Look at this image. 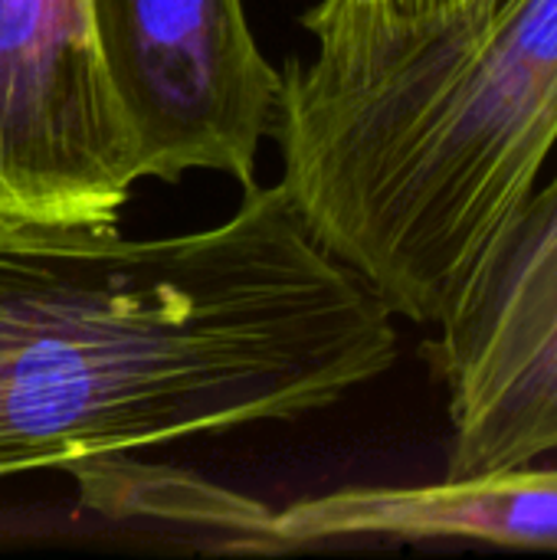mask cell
<instances>
[{
	"mask_svg": "<svg viewBox=\"0 0 557 560\" xmlns=\"http://www.w3.org/2000/svg\"><path fill=\"white\" fill-rule=\"evenodd\" d=\"M92 16L141 180L207 171L253 187L282 75L246 0H92Z\"/></svg>",
	"mask_w": 557,
	"mask_h": 560,
	"instance_id": "obj_3",
	"label": "cell"
},
{
	"mask_svg": "<svg viewBox=\"0 0 557 560\" xmlns=\"http://www.w3.org/2000/svg\"><path fill=\"white\" fill-rule=\"evenodd\" d=\"M364 3H374V7H384L391 13L414 16V20H456V16L476 20L489 10L492 0H364Z\"/></svg>",
	"mask_w": 557,
	"mask_h": 560,
	"instance_id": "obj_8",
	"label": "cell"
},
{
	"mask_svg": "<svg viewBox=\"0 0 557 560\" xmlns=\"http://www.w3.org/2000/svg\"><path fill=\"white\" fill-rule=\"evenodd\" d=\"M446 387V472L479 476L557 453V167L437 325Z\"/></svg>",
	"mask_w": 557,
	"mask_h": 560,
	"instance_id": "obj_5",
	"label": "cell"
},
{
	"mask_svg": "<svg viewBox=\"0 0 557 560\" xmlns=\"http://www.w3.org/2000/svg\"><path fill=\"white\" fill-rule=\"evenodd\" d=\"M279 69V187L391 312L437 328L557 151V0L414 20L364 0L305 10Z\"/></svg>",
	"mask_w": 557,
	"mask_h": 560,
	"instance_id": "obj_2",
	"label": "cell"
},
{
	"mask_svg": "<svg viewBox=\"0 0 557 560\" xmlns=\"http://www.w3.org/2000/svg\"><path fill=\"white\" fill-rule=\"evenodd\" d=\"M282 551L341 541H473L515 551H557V466H515L443 476L423 486H348L276 512Z\"/></svg>",
	"mask_w": 557,
	"mask_h": 560,
	"instance_id": "obj_6",
	"label": "cell"
},
{
	"mask_svg": "<svg viewBox=\"0 0 557 560\" xmlns=\"http://www.w3.org/2000/svg\"><path fill=\"white\" fill-rule=\"evenodd\" d=\"M397 351L394 312L279 184L171 236L0 226V479L302 420Z\"/></svg>",
	"mask_w": 557,
	"mask_h": 560,
	"instance_id": "obj_1",
	"label": "cell"
},
{
	"mask_svg": "<svg viewBox=\"0 0 557 560\" xmlns=\"http://www.w3.org/2000/svg\"><path fill=\"white\" fill-rule=\"evenodd\" d=\"M66 472L79 479L85 505L102 515L207 532L227 538V551H282L276 538V512L184 469L151 466L135 459V453H115L82 459Z\"/></svg>",
	"mask_w": 557,
	"mask_h": 560,
	"instance_id": "obj_7",
	"label": "cell"
},
{
	"mask_svg": "<svg viewBox=\"0 0 557 560\" xmlns=\"http://www.w3.org/2000/svg\"><path fill=\"white\" fill-rule=\"evenodd\" d=\"M138 180L92 0H0V226L115 223Z\"/></svg>",
	"mask_w": 557,
	"mask_h": 560,
	"instance_id": "obj_4",
	"label": "cell"
}]
</instances>
